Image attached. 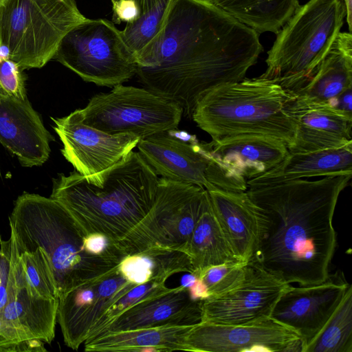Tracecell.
<instances>
[{
	"mask_svg": "<svg viewBox=\"0 0 352 352\" xmlns=\"http://www.w3.org/2000/svg\"><path fill=\"white\" fill-rule=\"evenodd\" d=\"M118 267L128 280L135 285L166 282L175 274L194 272L185 252L156 247L126 256Z\"/></svg>",
	"mask_w": 352,
	"mask_h": 352,
	"instance_id": "cell-26",
	"label": "cell"
},
{
	"mask_svg": "<svg viewBox=\"0 0 352 352\" xmlns=\"http://www.w3.org/2000/svg\"><path fill=\"white\" fill-rule=\"evenodd\" d=\"M135 285L117 267L59 297L56 320L65 344L78 350L103 312Z\"/></svg>",
	"mask_w": 352,
	"mask_h": 352,
	"instance_id": "cell-15",
	"label": "cell"
},
{
	"mask_svg": "<svg viewBox=\"0 0 352 352\" xmlns=\"http://www.w3.org/2000/svg\"><path fill=\"white\" fill-rule=\"evenodd\" d=\"M262 51L256 32L210 0H173L160 30L135 56L136 75L192 119L208 91L245 78Z\"/></svg>",
	"mask_w": 352,
	"mask_h": 352,
	"instance_id": "cell-1",
	"label": "cell"
},
{
	"mask_svg": "<svg viewBox=\"0 0 352 352\" xmlns=\"http://www.w3.org/2000/svg\"><path fill=\"white\" fill-rule=\"evenodd\" d=\"M84 123L110 134L131 133L141 139L177 129L183 110L174 100L148 88L116 85L77 109Z\"/></svg>",
	"mask_w": 352,
	"mask_h": 352,
	"instance_id": "cell-10",
	"label": "cell"
},
{
	"mask_svg": "<svg viewBox=\"0 0 352 352\" xmlns=\"http://www.w3.org/2000/svg\"><path fill=\"white\" fill-rule=\"evenodd\" d=\"M110 1H113V0H110Z\"/></svg>",
	"mask_w": 352,
	"mask_h": 352,
	"instance_id": "cell-43",
	"label": "cell"
},
{
	"mask_svg": "<svg viewBox=\"0 0 352 352\" xmlns=\"http://www.w3.org/2000/svg\"><path fill=\"white\" fill-rule=\"evenodd\" d=\"M209 144L213 155L234 176L246 182L273 168L289 153L283 142L263 135H239Z\"/></svg>",
	"mask_w": 352,
	"mask_h": 352,
	"instance_id": "cell-22",
	"label": "cell"
},
{
	"mask_svg": "<svg viewBox=\"0 0 352 352\" xmlns=\"http://www.w3.org/2000/svg\"><path fill=\"white\" fill-rule=\"evenodd\" d=\"M112 22L120 24L122 22L131 23L140 16L139 7L135 0H113Z\"/></svg>",
	"mask_w": 352,
	"mask_h": 352,
	"instance_id": "cell-37",
	"label": "cell"
},
{
	"mask_svg": "<svg viewBox=\"0 0 352 352\" xmlns=\"http://www.w3.org/2000/svg\"><path fill=\"white\" fill-rule=\"evenodd\" d=\"M50 133L28 99L0 93V143L22 166L43 164L50 157Z\"/></svg>",
	"mask_w": 352,
	"mask_h": 352,
	"instance_id": "cell-18",
	"label": "cell"
},
{
	"mask_svg": "<svg viewBox=\"0 0 352 352\" xmlns=\"http://www.w3.org/2000/svg\"><path fill=\"white\" fill-rule=\"evenodd\" d=\"M284 110L296 126L290 153L340 147L352 142V115L328 103L293 97Z\"/></svg>",
	"mask_w": 352,
	"mask_h": 352,
	"instance_id": "cell-17",
	"label": "cell"
},
{
	"mask_svg": "<svg viewBox=\"0 0 352 352\" xmlns=\"http://www.w3.org/2000/svg\"><path fill=\"white\" fill-rule=\"evenodd\" d=\"M293 97L272 80L245 78L208 91L196 104L192 119L212 141L263 135L281 140L289 148L296 126L284 107Z\"/></svg>",
	"mask_w": 352,
	"mask_h": 352,
	"instance_id": "cell-5",
	"label": "cell"
},
{
	"mask_svg": "<svg viewBox=\"0 0 352 352\" xmlns=\"http://www.w3.org/2000/svg\"><path fill=\"white\" fill-rule=\"evenodd\" d=\"M343 0H309L277 33L259 77L281 87L300 78L327 54L343 25Z\"/></svg>",
	"mask_w": 352,
	"mask_h": 352,
	"instance_id": "cell-7",
	"label": "cell"
},
{
	"mask_svg": "<svg viewBox=\"0 0 352 352\" xmlns=\"http://www.w3.org/2000/svg\"><path fill=\"white\" fill-rule=\"evenodd\" d=\"M201 303L202 300L192 298L184 286L170 288L119 314L98 335L143 328L194 325L201 322Z\"/></svg>",
	"mask_w": 352,
	"mask_h": 352,
	"instance_id": "cell-20",
	"label": "cell"
},
{
	"mask_svg": "<svg viewBox=\"0 0 352 352\" xmlns=\"http://www.w3.org/2000/svg\"><path fill=\"white\" fill-rule=\"evenodd\" d=\"M87 19L74 0H0V47L22 71L41 68Z\"/></svg>",
	"mask_w": 352,
	"mask_h": 352,
	"instance_id": "cell-6",
	"label": "cell"
},
{
	"mask_svg": "<svg viewBox=\"0 0 352 352\" xmlns=\"http://www.w3.org/2000/svg\"><path fill=\"white\" fill-rule=\"evenodd\" d=\"M137 3L140 14L146 13L154 8L161 0H135Z\"/></svg>",
	"mask_w": 352,
	"mask_h": 352,
	"instance_id": "cell-39",
	"label": "cell"
},
{
	"mask_svg": "<svg viewBox=\"0 0 352 352\" xmlns=\"http://www.w3.org/2000/svg\"><path fill=\"white\" fill-rule=\"evenodd\" d=\"M213 212L236 258L250 263L265 228V217L246 191L206 190Z\"/></svg>",
	"mask_w": 352,
	"mask_h": 352,
	"instance_id": "cell-19",
	"label": "cell"
},
{
	"mask_svg": "<svg viewBox=\"0 0 352 352\" xmlns=\"http://www.w3.org/2000/svg\"><path fill=\"white\" fill-rule=\"evenodd\" d=\"M27 288L45 298H58L54 278L41 248L19 255Z\"/></svg>",
	"mask_w": 352,
	"mask_h": 352,
	"instance_id": "cell-31",
	"label": "cell"
},
{
	"mask_svg": "<svg viewBox=\"0 0 352 352\" xmlns=\"http://www.w3.org/2000/svg\"><path fill=\"white\" fill-rule=\"evenodd\" d=\"M173 0H161L148 12L140 14L135 21L127 23L121 34L135 56L155 37L160 30Z\"/></svg>",
	"mask_w": 352,
	"mask_h": 352,
	"instance_id": "cell-30",
	"label": "cell"
},
{
	"mask_svg": "<svg viewBox=\"0 0 352 352\" xmlns=\"http://www.w3.org/2000/svg\"><path fill=\"white\" fill-rule=\"evenodd\" d=\"M0 93H1V94H5V92H4V91L3 90V89H2L1 86V85H0Z\"/></svg>",
	"mask_w": 352,
	"mask_h": 352,
	"instance_id": "cell-41",
	"label": "cell"
},
{
	"mask_svg": "<svg viewBox=\"0 0 352 352\" xmlns=\"http://www.w3.org/2000/svg\"><path fill=\"white\" fill-rule=\"evenodd\" d=\"M303 352H352V286Z\"/></svg>",
	"mask_w": 352,
	"mask_h": 352,
	"instance_id": "cell-29",
	"label": "cell"
},
{
	"mask_svg": "<svg viewBox=\"0 0 352 352\" xmlns=\"http://www.w3.org/2000/svg\"><path fill=\"white\" fill-rule=\"evenodd\" d=\"M1 236H0V242H1Z\"/></svg>",
	"mask_w": 352,
	"mask_h": 352,
	"instance_id": "cell-42",
	"label": "cell"
},
{
	"mask_svg": "<svg viewBox=\"0 0 352 352\" xmlns=\"http://www.w3.org/2000/svg\"><path fill=\"white\" fill-rule=\"evenodd\" d=\"M11 239L0 242V311L6 304L10 272Z\"/></svg>",
	"mask_w": 352,
	"mask_h": 352,
	"instance_id": "cell-36",
	"label": "cell"
},
{
	"mask_svg": "<svg viewBox=\"0 0 352 352\" xmlns=\"http://www.w3.org/2000/svg\"><path fill=\"white\" fill-rule=\"evenodd\" d=\"M0 85L5 94L21 100L28 99L22 70L9 58L0 60Z\"/></svg>",
	"mask_w": 352,
	"mask_h": 352,
	"instance_id": "cell-34",
	"label": "cell"
},
{
	"mask_svg": "<svg viewBox=\"0 0 352 352\" xmlns=\"http://www.w3.org/2000/svg\"><path fill=\"white\" fill-rule=\"evenodd\" d=\"M159 178L139 152L132 151L91 176L77 171L59 175L50 197L68 210L87 234L101 233L116 243L148 212Z\"/></svg>",
	"mask_w": 352,
	"mask_h": 352,
	"instance_id": "cell-3",
	"label": "cell"
},
{
	"mask_svg": "<svg viewBox=\"0 0 352 352\" xmlns=\"http://www.w3.org/2000/svg\"><path fill=\"white\" fill-rule=\"evenodd\" d=\"M248 263L234 261L210 266L195 276L204 287L208 298L220 294L239 283L245 275Z\"/></svg>",
	"mask_w": 352,
	"mask_h": 352,
	"instance_id": "cell-33",
	"label": "cell"
},
{
	"mask_svg": "<svg viewBox=\"0 0 352 352\" xmlns=\"http://www.w3.org/2000/svg\"><path fill=\"white\" fill-rule=\"evenodd\" d=\"M208 202L205 188L160 177L148 212L115 243L126 256L155 247L186 252L193 229Z\"/></svg>",
	"mask_w": 352,
	"mask_h": 352,
	"instance_id": "cell-8",
	"label": "cell"
},
{
	"mask_svg": "<svg viewBox=\"0 0 352 352\" xmlns=\"http://www.w3.org/2000/svg\"><path fill=\"white\" fill-rule=\"evenodd\" d=\"M349 285L342 274L329 275L316 285H290L276 302L270 318L298 336L303 352L333 313Z\"/></svg>",
	"mask_w": 352,
	"mask_h": 352,
	"instance_id": "cell-14",
	"label": "cell"
},
{
	"mask_svg": "<svg viewBox=\"0 0 352 352\" xmlns=\"http://www.w3.org/2000/svg\"><path fill=\"white\" fill-rule=\"evenodd\" d=\"M193 325L166 326L107 332L87 339L86 351H186V336Z\"/></svg>",
	"mask_w": 352,
	"mask_h": 352,
	"instance_id": "cell-25",
	"label": "cell"
},
{
	"mask_svg": "<svg viewBox=\"0 0 352 352\" xmlns=\"http://www.w3.org/2000/svg\"><path fill=\"white\" fill-rule=\"evenodd\" d=\"M186 252L190 257L194 275L210 266L240 261L224 235L210 199L193 229Z\"/></svg>",
	"mask_w": 352,
	"mask_h": 352,
	"instance_id": "cell-27",
	"label": "cell"
},
{
	"mask_svg": "<svg viewBox=\"0 0 352 352\" xmlns=\"http://www.w3.org/2000/svg\"><path fill=\"white\" fill-rule=\"evenodd\" d=\"M351 176L330 175L248 187V196L265 217L250 263L289 285H311L327 279L337 246L334 211Z\"/></svg>",
	"mask_w": 352,
	"mask_h": 352,
	"instance_id": "cell-2",
	"label": "cell"
},
{
	"mask_svg": "<svg viewBox=\"0 0 352 352\" xmlns=\"http://www.w3.org/2000/svg\"><path fill=\"white\" fill-rule=\"evenodd\" d=\"M187 351H300L302 343L292 330L271 318L250 324L200 322L188 331Z\"/></svg>",
	"mask_w": 352,
	"mask_h": 352,
	"instance_id": "cell-12",
	"label": "cell"
},
{
	"mask_svg": "<svg viewBox=\"0 0 352 352\" xmlns=\"http://www.w3.org/2000/svg\"><path fill=\"white\" fill-rule=\"evenodd\" d=\"M9 222L19 255L37 248L43 251L58 298L120 264L89 252L85 232L68 210L51 197L23 193L16 199Z\"/></svg>",
	"mask_w": 352,
	"mask_h": 352,
	"instance_id": "cell-4",
	"label": "cell"
},
{
	"mask_svg": "<svg viewBox=\"0 0 352 352\" xmlns=\"http://www.w3.org/2000/svg\"><path fill=\"white\" fill-rule=\"evenodd\" d=\"M352 174V142L340 147L290 153L264 174L248 180V187L330 175Z\"/></svg>",
	"mask_w": 352,
	"mask_h": 352,
	"instance_id": "cell-24",
	"label": "cell"
},
{
	"mask_svg": "<svg viewBox=\"0 0 352 352\" xmlns=\"http://www.w3.org/2000/svg\"><path fill=\"white\" fill-rule=\"evenodd\" d=\"M289 285L248 263L239 283L220 294L202 300L201 322L250 324L268 320L278 299Z\"/></svg>",
	"mask_w": 352,
	"mask_h": 352,
	"instance_id": "cell-11",
	"label": "cell"
},
{
	"mask_svg": "<svg viewBox=\"0 0 352 352\" xmlns=\"http://www.w3.org/2000/svg\"><path fill=\"white\" fill-rule=\"evenodd\" d=\"M332 107L352 115V89L342 93L334 101Z\"/></svg>",
	"mask_w": 352,
	"mask_h": 352,
	"instance_id": "cell-38",
	"label": "cell"
},
{
	"mask_svg": "<svg viewBox=\"0 0 352 352\" xmlns=\"http://www.w3.org/2000/svg\"><path fill=\"white\" fill-rule=\"evenodd\" d=\"M169 289L165 282H148L135 285L103 312L91 328L87 339L98 335L113 319L134 305Z\"/></svg>",
	"mask_w": 352,
	"mask_h": 352,
	"instance_id": "cell-32",
	"label": "cell"
},
{
	"mask_svg": "<svg viewBox=\"0 0 352 352\" xmlns=\"http://www.w3.org/2000/svg\"><path fill=\"white\" fill-rule=\"evenodd\" d=\"M137 147L157 175L206 190L213 188L206 179L212 157L209 142L170 130L140 140Z\"/></svg>",
	"mask_w": 352,
	"mask_h": 352,
	"instance_id": "cell-16",
	"label": "cell"
},
{
	"mask_svg": "<svg viewBox=\"0 0 352 352\" xmlns=\"http://www.w3.org/2000/svg\"><path fill=\"white\" fill-rule=\"evenodd\" d=\"M255 32L278 33L300 7L298 0H210Z\"/></svg>",
	"mask_w": 352,
	"mask_h": 352,
	"instance_id": "cell-28",
	"label": "cell"
},
{
	"mask_svg": "<svg viewBox=\"0 0 352 352\" xmlns=\"http://www.w3.org/2000/svg\"><path fill=\"white\" fill-rule=\"evenodd\" d=\"M64 157L80 175L88 177L116 164L137 146L140 138L131 133L110 134L81 121L76 110L52 118Z\"/></svg>",
	"mask_w": 352,
	"mask_h": 352,
	"instance_id": "cell-13",
	"label": "cell"
},
{
	"mask_svg": "<svg viewBox=\"0 0 352 352\" xmlns=\"http://www.w3.org/2000/svg\"><path fill=\"white\" fill-rule=\"evenodd\" d=\"M42 340H22L13 329L6 326L0 318V352L46 351Z\"/></svg>",
	"mask_w": 352,
	"mask_h": 352,
	"instance_id": "cell-35",
	"label": "cell"
},
{
	"mask_svg": "<svg viewBox=\"0 0 352 352\" xmlns=\"http://www.w3.org/2000/svg\"><path fill=\"white\" fill-rule=\"evenodd\" d=\"M52 59L84 81L113 87L137 74L135 57L115 24L90 19L72 28L63 37Z\"/></svg>",
	"mask_w": 352,
	"mask_h": 352,
	"instance_id": "cell-9",
	"label": "cell"
},
{
	"mask_svg": "<svg viewBox=\"0 0 352 352\" xmlns=\"http://www.w3.org/2000/svg\"><path fill=\"white\" fill-rule=\"evenodd\" d=\"M346 9V22L351 33L352 28V0H343Z\"/></svg>",
	"mask_w": 352,
	"mask_h": 352,
	"instance_id": "cell-40",
	"label": "cell"
},
{
	"mask_svg": "<svg viewBox=\"0 0 352 352\" xmlns=\"http://www.w3.org/2000/svg\"><path fill=\"white\" fill-rule=\"evenodd\" d=\"M58 298H45L27 287L8 286L6 304L0 311L3 323L22 340L38 339L50 344L55 336Z\"/></svg>",
	"mask_w": 352,
	"mask_h": 352,
	"instance_id": "cell-23",
	"label": "cell"
},
{
	"mask_svg": "<svg viewBox=\"0 0 352 352\" xmlns=\"http://www.w3.org/2000/svg\"><path fill=\"white\" fill-rule=\"evenodd\" d=\"M294 97L328 103L352 89V36L340 32L329 50L309 73L282 87Z\"/></svg>",
	"mask_w": 352,
	"mask_h": 352,
	"instance_id": "cell-21",
	"label": "cell"
}]
</instances>
